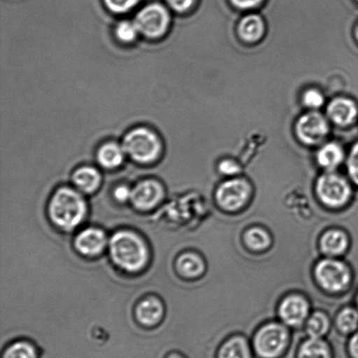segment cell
Instances as JSON below:
<instances>
[{
    "mask_svg": "<svg viewBox=\"0 0 358 358\" xmlns=\"http://www.w3.org/2000/svg\"><path fill=\"white\" fill-rule=\"evenodd\" d=\"M329 327V322L326 315L322 313H317L310 318L307 324V332L310 338H321L327 333Z\"/></svg>",
    "mask_w": 358,
    "mask_h": 358,
    "instance_id": "24",
    "label": "cell"
},
{
    "mask_svg": "<svg viewBox=\"0 0 358 358\" xmlns=\"http://www.w3.org/2000/svg\"><path fill=\"white\" fill-rule=\"evenodd\" d=\"M350 356L352 358H358V331L353 336L349 345Z\"/></svg>",
    "mask_w": 358,
    "mask_h": 358,
    "instance_id": "35",
    "label": "cell"
},
{
    "mask_svg": "<svg viewBox=\"0 0 358 358\" xmlns=\"http://www.w3.org/2000/svg\"><path fill=\"white\" fill-rule=\"evenodd\" d=\"M328 114L335 124L342 126L352 124L357 117L358 109L355 102L349 98H336L329 104Z\"/></svg>",
    "mask_w": 358,
    "mask_h": 358,
    "instance_id": "13",
    "label": "cell"
},
{
    "mask_svg": "<svg viewBox=\"0 0 358 358\" xmlns=\"http://www.w3.org/2000/svg\"><path fill=\"white\" fill-rule=\"evenodd\" d=\"M177 268L182 275L193 278V277L201 275L205 269V265L199 256L189 252V254H182L179 257Z\"/></svg>",
    "mask_w": 358,
    "mask_h": 358,
    "instance_id": "22",
    "label": "cell"
},
{
    "mask_svg": "<svg viewBox=\"0 0 358 358\" xmlns=\"http://www.w3.org/2000/svg\"><path fill=\"white\" fill-rule=\"evenodd\" d=\"M124 152L140 163L156 160L161 152V142L155 133L145 128H136L125 136L122 143Z\"/></svg>",
    "mask_w": 358,
    "mask_h": 358,
    "instance_id": "3",
    "label": "cell"
},
{
    "mask_svg": "<svg viewBox=\"0 0 358 358\" xmlns=\"http://www.w3.org/2000/svg\"><path fill=\"white\" fill-rule=\"evenodd\" d=\"M296 132L301 142L308 145H315L322 142L328 135V122L320 113L310 112L298 121Z\"/></svg>",
    "mask_w": 358,
    "mask_h": 358,
    "instance_id": "8",
    "label": "cell"
},
{
    "mask_svg": "<svg viewBox=\"0 0 358 358\" xmlns=\"http://www.w3.org/2000/svg\"><path fill=\"white\" fill-rule=\"evenodd\" d=\"M357 1L358 2V0H357Z\"/></svg>",
    "mask_w": 358,
    "mask_h": 358,
    "instance_id": "39",
    "label": "cell"
},
{
    "mask_svg": "<svg viewBox=\"0 0 358 358\" xmlns=\"http://www.w3.org/2000/svg\"><path fill=\"white\" fill-rule=\"evenodd\" d=\"M264 21L258 15H248L242 19L238 25V33L244 41L255 42L264 33Z\"/></svg>",
    "mask_w": 358,
    "mask_h": 358,
    "instance_id": "18",
    "label": "cell"
},
{
    "mask_svg": "<svg viewBox=\"0 0 358 358\" xmlns=\"http://www.w3.org/2000/svg\"><path fill=\"white\" fill-rule=\"evenodd\" d=\"M245 243L254 250H263L270 245V237L266 231L254 228L248 231L245 236Z\"/></svg>",
    "mask_w": 358,
    "mask_h": 358,
    "instance_id": "25",
    "label": "cell"
},
{
    "mask_svg": "<svg viewBox=\"0 0 358 358\" xmlns=\"http://www.w3.org/2000/svg\"><path fill=\"white\" fill-rule=\"evenodd\" d=\"M317 189L322 201L333 207L345 205L350 195L348 181L333 173L325 174L319 178Z\"/></svg>",
    "mask_w": 358,
    "mask_h": 358,
    "instance_id": "6",
    "label": "cell"
},
{
    "mask_svg": "<svg viewBox=\"0 0 358 358\" xmlns=\"http://www.w3.org/2000/svg\"><path fill=\"white\" fill-rule=\"evenodd\" d=\"M107 245V237L103 230L97 228H87L76 238L77 251L86 256L99 255Z\"/></svg>",
    "mask_w": 358,
    "mask_h": 358,
    "instance_id": "11",
    "label": "cell"
},
{
    "mask_svg": "<svg viewBox=\"0 0 358 358\" xmlns=\"http://www.w3.org/2000/svg\"><path fill=\"white\" fill-rule=\"evenodd\" d=\"M315 276L325 289L338 292L345 289L350 280V270L343 263L334 259H325L315 268Z\"/></svg>",
    "mask_w": 358,
    "mask_h": 358,
    "instance_id": "7",
    "label": "cell"
},
{
    "mask_svg": "<svg viewBox=\"0 0 358 358\" xmlns=\"http://www.w3.org/2000/svg\"><path fill=\"white\" fill-rule=\"evenodd\" d=\"M139 33L148 38H157L166 33L170 23V14L160 4L153 3L143 7L136 17Z\"/></svg>",
    "mask_w": 358,
    "mask_h": 358,
    "instance_id": "5",
    "label": "cell"
},
{
    "mask_svg": "<svg viewBox=\"0 0 358 358\" xmlns=\"http://www.w3.org/2000/svg\"><path fill=\"white\" fill-rule=\"evenodd\" d=\"M73 184L85 193H92L99 188L101 175L96 168L84 167L76 171L73 177Z\"/></svg>",
    "mask_w": 358,
    "mask_h": 358,
    "instance_id": "16",
    "label": "cell"
},
{
    "mask_svg": "<svg viewBox=\"0 0 358 358\" xmlns=\"http://www.w3.org/2000/svg\"><path fill=\"white\" fill-rule=\"evenodd\" d=\"M139 33L138 27L133 21L124 20L118 24L115 34L118 40L124 42H131L135 40Z\"/></svg>",
    "mask_w": 358,
    "mask_h": 358,
    "instance_id": "27",
    "label": "cell"
},
{
    "mask_svg": "<svg viewBox=\"0 0 358 358\" xmlns=\"http://www.w3.org/2000/svg\"><path fill=\"white\" fill-rule=\"evenodd\" d=\"M141 0H104L105 6L112 13H124L138 5Z\"/></svg>",
    "mask_w": 358,
    "mask_h": 358,
    "instance_id": "28",
    "label": "cell"
},
{
    "mask_svg": "<svg viewBox=\"0 0 358 358\" xmlns=\"http://www.w3.org/2000/svg\"><path fill=\"white\" fill-rule=\"evenodd\" d=\"M163 195V188L159 182L145 181L132 189L131 200L136 209L145 212L155 208L162 200Z\"/></svg>",
    "mask_w": 358,
    "mask_h": 358,
    "instance_id": "10",
    "label": "cell"
},
{
    "mask_svg": "<svg viewBox=\"0 0 358 358\" xmlns=\"http://www.w3.org/2000/svg\"><path fill=\"white\" fill-rule=\"evenodd\" d=\"M250 195V187L243 180H231L220 186L217 192V200L227 210L241 208Z\"/></svg>",
    "mask_w": 358,
    "mask_h": 358,
    "instance_id": "9",
    "label": "cell"
},
{
    "mask_svg": "<svg viewBox=\"0 0 358 358\" xmlns=\"http://www.w3.org/2000/svg\"><path fill=\"white\" fill-rule=\"evenodd\" d=\"M280 315L286 324L298 326L303 324L308 313V305L304 298L291 296L282 301Z\"/></svg>",
    "mask_w": 358,
    "mask_h": 358,
    "instance_id": "12",
    "label": "cell"
},
{
    "mask_svg": "<svg viewBox=\"0 0 358 358\" xmlns=\"http://www.w3.org/2000/svg\"><path fill=\"white\" fill-rule=\"evenodd\" d=\"M356 34H357V40H358V27H357V28Z\"/></svg>",
    "mask_w": 358,
    "mask_h": 358,
    "instance_id": "37",
    "label": "cell"
},
{
    "mask_svg": "<svg viewBox=\"0 0 358 358\" xmlns=\"http://www.w3.org/2000/svg\"><path fill=\"white\" fill-rule=\"evenodd\" d=\"M303 102L308 108L318 109L324 104V97L319 90H308L304 94Z\"/></svg>",
    "mask_w": 358,
    "mask_h": 358,
    "instance_id": "29",
    "label": "cell"
},
{
    "mask_svg": "<svg viewBox=\"0 0 358 358\" xmlns=\"http://www.w3.org/2000/svg\"><path fill=\"white\" fill-rule=\"evenodd\" d=\"M289 333L282 325L270 324L259 329L254 339V349L259 358H279L285 352Z\"/></svg>",
    "mask_w": 358,
    "mask_h": 358,
    "instance_id": "4",
    "label": "cell"
},
{
    "mask_svg": "<svg viewBox=\"0 0 358 358\" xmlns=\"http://www.w3.org/2000/svg\"><path fill=\"white\" fill-rule=\"evenodd\" d=\"M216 358H252V352L247 340L234 336L220 347Z\"/></svg>",
    "mask_w": 358,
    "mask_h": 358,
    "instance_id": "15",
    "label": "cell"
},
{
    "mask_svg": "<svg viewBox=\"0 0 358 358\" xmlns=\"http://www.w3.org/2000/svg\"><path fill=\"white\" fill-rule=\"evenodd\" d=\"M2 358H38V352L33 343L17 341L6 347Z\"/></svg>",
    "mask_w": 358,
    "mask_h": 358,
    "instance_id": "23",
    "label": "cell"
},
{
    "mask_svg": "<svg viewBox=\"0 0 358 358\" xmlns=\"http://www.w3.org/2000/svg\"><path fill=\"white\" fill-rule=\"evenodd\" d=\"M357 303H358V299H357Z\"/></svg>",
    "mask_w": 358,
    "mask_h": 358,
    "instance_id": "38",
    "label": "cell"
},
{
    "mask_svg": "<svg viewBox=\"0 0 358 358\" xmlns=\"http://www.w3.org/2000/svg\"><path fill=\"white\" fill-rule=\"evenodd\" d=\"M132 189L126 187V186H120L115 189L114 195L117 201L124 202L131 199Z\"/></svg>",
    "mask_w": 358,
    "mask_h": 358,
    "instance_id": "32",
    "label": "cell"
},
{
    "mask_svg": "<svg viewBox=\"0 0 358 358\" xmlns=\"http://www.w3.org/2000/svg\"><path fill=\"white\" fill-rule=\"evenodd\" d=\"M110 252L115 265L129 273L142 270L148 262V249L145 241L131 231H118L110 238Z\"/></svg>",
    "mask_w": 358,
    "mask_h": 358,
    "instance_id": "1",
    "label": "cell"
},
{
    "mask_svg": "<svg viewBox=\"0 0 358 358\" xmlns=\"http://www.w3.org/2000/svg\"><path fill=\"white\" fill-rule=\"evenodd\" d=\"M297 358H332V355L327 343L310 338L300 346Z\"/></svg>",
    "mask_w": 358,
    "mask_h": 358,
    "instance_id": "21",
    "label": "cell"
},
{
    "mask_svg": "<svg viewBox=\"0 0 358 358\" xmlns=\"http://www.w3.org/2000/svg\"><path fill=\"white\" fill-rule=\"evenodd\" d=\"M48 212L52 223L62 230H71L85 219L87 205L78 192L62 188L52 195Z\"/></svg>",
    "mask_w": 358,
    "mask_h": 358,
    "instance_id": "2",
    "label": "cell"
},
{
    "mask_svg": "<svg viewBox=\"0 0 358 358\" xmlns=\"http://www.w3.org/2000/svg\"><path fill=\"white\" fill-rule=\"evenodd\" d=\"M338 327L343 332L350 333L358 327V313L353 308H345L339 314Z\"/></svg>",
    "mask_w": 358,
    "mask_h": 358,
    "instance_id": "26",
    "label": "cell"
},
{
    "mask_svg": "<svg viewBox=\"0 0 358 358\" xmlns=\"http://www.w3.org/2000/svg\"><path fill=\"white\" fill-rule=\"evenodd\" d=\"M164 315L162 303L159 300L150 298L142 301L136 310V317L143 325L153 326L159 324Z\"/></svg>",
    "mask_w": 358,
    "mask_h": 358,
    "instance_id": "14",
    "label": "cell"
},
{
    "mask_svg": "<svg viewBox=\"0 0 358 358\" xmlns=\"http://www.w3.org/2000/svg\"><path fill=\"white\" fill-rule=\"evenodd\" d=\"M263 0H231L233 5L241 9L254 8L259 5Z\"/></svg>",
    "mask_w": 358,
    "mask_h": 358,
    "instance_id": "34",
    "label": "cell"
},
{
    "mask_svg": "<svg viewBox=\"0 0 358 358\" xmlns=\"http://www.w3.org/2000/svg\"><path fill=\"white\" fill-rule=\"evenodd\" d=\"M343 156L345 153L341 146L336 143H329L319 150L317 160L322 167L333 170L342 163Z\"/></svg>",
    "mask_w": 358,
    "mask_h": 358,
    "instance_id": "20",
    "label": "cell"
},
{
    "mask_svg": "<svg viewBox=\"0 0 358 358\" xmlns=\"http://www.w3.org/2000/svg\"><path fill=\"white\" fill-rule=\"evenodd\" d=\"M321 247L326 254H342L348 247V237L342 231L329 230L322 236Z\"/></svg>",
    "mask_w": 358,
    "mask_h": 358,
    "instance_id": "19",
    "label": "cell"
},
{
    "mask_svg": "<svg viewBox=\"0 0 358 358\" xmlns=\"http://www.w3.org/2000/svg\"><path fill=\"white\" fill-rule=\"evenodd\" d=\"M171 9L178 13H184L194 5L196 0H166Z\"/></svg>",
    "mask_w": 358,
    "mask_h": 358,
    "instance_id": "31",
    "label": "cell"
},
{
    "mask_svg": "<svg viewBox=\"0 0 358 358\" xmlns=\"http://www.w3.org/2000/svg\"><path fill=\"white\" fill-rule=\"evenodd\" d=\"M166 358H185V357H182L180 355V354L178 353H171L169 356H167Z\"/></svg>",
    "mask_w": 358,
    "mask_h": 358,
    "instance_id": "36",
    "label": "cell"
},
{
    "mask_svg": "<svg viewBox=\"0 0 358 358\" xmlns=\"http://www.w3.org/2000/svg\"><path fill=\"white\" fill-rule=\"evenodd\" d=\"M348 170L352 181L358 185V143L353 146L348 160Z\"/></svg>",
    "mask_w": 358,
    "mask_h": 358,
    "instance_id": "30",
    "label": "cell"
},
{
    "mask_svg": "<svg viewBox=\"0 0 358 358\" xmlns=\"http://www.w3.org/2000/svg\"><path fill=\"white\" fill-rule=\"evenodd\" d=\"M220 170L224 174L233 175L240 171V167L234 161L224 160L220 165Z\"/></svg>",
    "mask_w": 358,
    "mask_h": 358,
    "instance_id": "33",
    "label": "cell"
},
{
    "mask_svg": "<svg viewBox=\"0 0 358 358\" xmlns=\"http://www.w3.org/2000/svg\"><path fill=\"white\" fill-rule=\"evenodd\" d=\"M124 147L115 143H108L98 151L97 160L101 167L113 170L122 163L124 159Z\"/></svg>",
    "mask_w": 358,
    "mask_h": 358,
    "instance_id": "17",
    "label": "cell"
}]
</instances>
